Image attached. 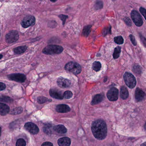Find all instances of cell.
<instances>
[{
	"instance_id": "60d3db41",
	"label": "cell",
	"mask_w": 146,
	"mask_h": 146,
	"mask_svg": "<svg viewBox=\"0 0 146 146\" xmlns=\"http://www.w3.org/2000/svg\"><path fill=\"white\" fill-rule=\"evenodd\" d=\"M1 135V127H0V135Z\"/></svg>"
},
{
	"instance_id": "836d02e7",
	"label": "cell",
	"mask_w": 146,
	"mask_h": 146,
	"mask_svg": "<svg viewBox=\"0 0 146 146\" xmlns=\"http://www.w3.org/2000/svg\"><path fill=\"white\" fill-rule=\"evenodd\" d=\"M129 38H130V40H131L132 43L133 44L134 46H136L137 45V43H136V41H135V38L134 36L133 35H130Z\"/></svg>"
},
{
	"instance_id": "1f68e13d",
	"label": "cell",
	"mask_w": 146,
	"mask_h": 146,
	"mask_svg": "<svg viewBox=\"0 0 146 146\" xmlns=\"http://www.w3.org/2000/svg\"><path fill=\"white\" fill-rule=\"evenodd\" d=\"M58 17L62 21L63 25H64L65 24L66 19H67L68 16L67 15H64L61 14L59 15Z\"/></svg>"
},
{
	"instance_id": "d6986e66",
	"label": "cell",
	"mask_w": 146,
	"mask_h": 146,
	"mask_svg": "<svg viewBox=\"0 0 146 146\" xmlns=\"http://www.w3.org/2000/svg\"><path fill=\"white\" fill-rule=\"evenodd\" d=\"M129 92L127 88L123 86L121 88V97L122 99L126 100L128 98Z\"/></svg>"
},
{
	"instance_id": "cb8c5ba5",
	"label": "cell",
	"mask_w": 146,
	"mask_h": 146,
	"mask_svg": "<svg viewBox=\"0 0 146 146\" xmlns=\"http://www.w3.org/2000/svg\"><path fill=\"white\" fill-rule=\"evenodd\" d=\"M13 100L11 98L6 96H0V102H4L6 103H11Z\"/></svg>"
},
{
	"instance_id": "e575fe53",
	"label": "cell",
	"mask_w": 146,
	"mask_h": 146,
	"mask_svg": "<svg viewBox=\"0 0 146 146\" xmlns=\"http://www.w3.org/2000/svg\"><path fill=\"white\" fill-rule=\"evenodd\" d=\"M141 13L142 14V15L144 16V18L145 19L146 17V9H145L144 8L141 7L139 9Z\"/></svg>"
},
{
	"instance_id": "44dd1931",
	"label": "cell",
	"mask_w": 146,
	"mask_h": 146,
	"mask_svg": "<svg viewBox=\"0 0 146 146\" xmlns=\"http://www.w3.org/2000/svg\"><path fill=\"white\" fill-rule=\"evenodd\" d=\"M91 27L92 26L91 25H87L84 27L82 31V35L84 36L87 37L89 36L91 32Z\"/></svg>"
},
{
	"instance_id": "74e56055",
	"label": "cell",
	"mask_w": 146,
	"mask_h": 146,
	"mask_svg": "<svg viewBox=\"0 0 146 146\" xmlns=\"http://www.w3.org/2000/svg\"><path fill=\"white\" fill-rule=\"evenodd\" d=\"M141 146H146V143L145 142L144 144H142Z\"/></svg>"
},
{
	"instance_id": "e0dca14e",
	"label": "cell",
	"mask_w": 146,
	"mask_h": 146,
	"mask_svg": "<svg viewBox=\"0 0 146 146\" xmlns=\"http://www.w3.org/2000/svg\"><path fill=\"white\" fill-rule=\"evenodd\" d=\"M103 97L102 96V94H96L93 99L92 101L91 102V104L92 105H95L99 104L103 101Z\"/></svg>"
},
{
	"instance_id": "7a4b0ae2",
	"label": "cell",
	"mask_w": 146,
	"mask_h": 146,
	"mask_svg": "<svg viewBox=\"0 0 146 146\" xmlns=\"http://www.w3.org/2000/svg\"><path fill=\"white\" fill-rule=\"evenodd\" d=\"M63 50V48L59 45H49L43 49V53L46 55L58 54Z\"/></svg>"
},
{
	"instance_id": "52a82bcc",
	"label": "cell",
	"mask_w": 146,
	"mask_h": 146,
	"mask_svg": "<svg viewBox=\"0 0 146 146\" xmlns=\"http://www.w3.org/2000/svg\"><path fill=\"white\" fill-rule=\"evenodd\" d=\"M35 18L33 15H29L25 17L21 22V25L24 28H27L33 25L35 23Z\"/></svg>"
},
{
	"instance_id": "5bb4252c",
	"label": "cell",
	"mask_w": 146,
	"mask_h": 146,
	"mask_svg": "<svg viewBox=\"0 0 146 146\" xmlns=\"http://www.w3.org/2000/svg\"><path fill=\"white\" fill-rule=\"evenodd\" d=\"M145 94L141 89L137 88L135 92V98L138 102L142 101L145 98Z\"/></svg>"
},
{
	"instance_id": "7c38bea8",
	"label": "cell",
	"mask_w": 146,
	"mask_h": 146,
	"mask_svg": "<svg viewBox=\"0 0 146 146\" xmlns=\"http://www.w3.org/2000/svg\"><path fill=\"white\" fill-rule=\"evenodd\" d=\"M49 94L51 97L57 100L63 99V95L61 92L56 88H52L49 91Z\"/></svg>"
},
{
	"instance_id": "2e32d148",
	"label": "cell",
	"mask_w": 146,
	"mask_h": 146,
	"mask_svg": "<svg viewBox=\"0 0 146 146\" xmlns=\"http://www.w3.org/2000/svg\"><path fill=\"white\" fill-rule=\"evenodd\" d=\"M9 108L7 105L3 103H0V115H6L9 112Z\"/></svg>"
},
{
	"instance_id": "30bf717a",
	"label": "cell",
	"mask_w": 146,
	"mask_h": 146,
	"mask_svg": "<svg viewBox=\"0 0 146 146\" xmlns=\"http://www.w3.org/2000/svg\"><path fill=\"white\" fill-rule=\"evenodd\" d=\"M25 128L32 134H37L39 131V129L37 126L32 123H27L25 125Z\"/></svg>"
},
{
	"instance_id": "484cf974",
	"label": "cell",
	"mask_w": 146,
	"mask_h": 146,
	"mask_svg": "<svg viewBox=\"0 0 146 146\" xmlns=\"http://www.w3.org/2000/svg\"><path fill=\"white\" fill-rule=\"evenodd\" d=\"M22 111H23V109L21 107H16L11 110L10 114L12 115H19L22 113Z\"/></svg>"
},
{
	"instance_id": "ba28073f",
	"label": "cell",
	"mask_w": 146,
	"mask_h": 146,
	"mask_svg": "<svg viewBox=\"0 0 146 146\" xmlns=\"http://www.w3.org/2000/svg\"><path fill=\"white\" fill-rule=\"evenodd\" d=\"M7 77L10 80L14 81L21 83L24 82L26 79L25 75L19 73L11 74L8 75Z\"/></svg>"
},
{
	"instance_id": "d6a6232c",
	"label": "cell",
	"mask_w": 146,
	"mask_h": 146,
	"mask_svg": "<svg viewBox=\"0 0 146 146\" xmlns=\"http://www.w3.org/2000/svg\"><path fill=\"white\" fill-rule=\"evenodd\" d=\"M124 22H125L127 25L129 26H132V21L130 20V19L128 17H126L123 19Z\"/></svg>"
},
{
	"instance_id": "b9f144b4",
	"label": "cell",
	"mask_w": 146,
	"mask_h": 146,
	"mask_svg": "<svg viewBox=\"0 0 146 146\" xmlns=\"http://www.w3.org/2000/svg\"><path fill=\"white\" fill-rule=\"evenodd\" d=\"M113 1H115V0H113Z\"/></svg>"
},
{
	"instance_id": "4316f807",
	"label": "cell",
	"mask_w": 146,
	"mask_h": 146,
	"mask_svg": "<svg viewBox=\"0 0 146 146\" xmlns=\"http://www.w3.org/2000/svg\"><path fill=\"white\" fill-rule=\"evenodd\" d=\"M103 4L102 1L100 0H97L95 2V5H94V8L96 10H99V9H102L103 8Z\"/></svg>"
},
{
	"instance_id": "5b68a950",
	"label": "cell",
	"mask_w": 146,
	"mask_h": 146,
	"mask_svg": "<svg viewBox=\"0 0 146 146\" xmlns=\"http://www.w3.org/2000/svg\"><path fill=\"white\" fill-rule=\"evenodd\" d=\"M19 38V34L16 31H10L5 36V40L8 43L15 42Z\"/></svg>"
},
{
	"instance_id": "f1b7e54d",
	"label": "cell",
	"mask_w": 146,
	"mask_h": 146,
	"mask_svg": "<svg viewBox=\"0 0 146 146\" xmlns=\"http://www.w3.org/2000/svg\"><path fill=\"white\" fill-rule=\"evenodd\" d=\"M73 96V94L71 91H67L63 93V98L66 99H69Z\"/></svg>"
},
{
	"instance_id": "f546056e",
	"label": "cell",
	"mask_w": 146,
	"mask_h": 146,
	"mask_svg": "<svg viewBox=\"0 0 146 146\" xmlns=\"http://www.w3.org/2000/svg\"><path fill=\"white\" fill-rule=\"evenodd\" d=\"M26 145L25 141L22 139H19L16 143V146H26Z\"/></svg>"
},
{
	"instance_id": "277c9868",
	"label": "cell",
	"mask_w": 146,
	"mask_h": 146,
	"mask_svg": "<svg viewBox=\"0 0 146 146\" xmlns=\"http://www.w3.org/2000/svg\"><path fill=\"white\" fill-rule=\"evenodd\" d=\"M124 81L126 85L129 88H134L136 85V80L135 77L131 73L126 72L123 76Z\"/></svg>"
},
{
	"instance_id": "7402d4cb",
	"label": "cell",
	"mask_w": 146,
	"mask_h": 146,
	"mask_svg": "<svg viewBox=\"0 0 146 146\" xmlns=\"http://www.w3.org/2000/svg\"><path fill=\"white\" fill-rule=\"evenodd\" d=\"M38 103L39 104H43L48 102H51L52 101L51 99H49L48 98L46 97H43V96H39L37 98Z\"/></svg>"
},
{
	"instance_id": "4fadbf2b",
	"label": "cell",
	"mask_w": 146,
	"mask_h": 146,
	"mask_svg": "<svg viewBox=\"0 0 146 146\" xmlns=\"http://www.w3.org/2000/svg\"><path fill=\"white\" fill-rule=\"evenodd\" d=\"M56 110L59 113H67L70 111V108L66 104H59L56 106Z\"/></svg>"
},
{
	"instance_id": "83f0119b",
	"label": "cell",
	"mask_w": 146,
	"mask_h": 146,
	"mask_svg": "<svg viewBox=\"0 0 146 146\" xmlns=\"http://www.w3.org/2000/svg\"><path fill=\"white\" fill-rule=\"evenodd\" d=\"M114 41L116 43L118 44H122L123 43L124 40L123 38L121 36H118L115 37L114 38Z\"/></svg>"
},
{
	"instance_id": "f35d334b",
	"label": "cell",
	"mask_w": 146,
	"mask_h": 146,
	"mask_svg": "<svg viewBox=\"0 0 146 146\" xmlns=\"http://www.w3.org/2000/svg\"><path fill=\"white\" fill-rule=\"evenodd\" d=\"M51 1L53 2H55L57 0H50Z\"/></svg>"
},
{
	"instance_id": "6da1fadb",
	"label": "cell",
	"mask_w": 146,
	"mask_h": 146,
	"mask_svg": "<svg viewBox=\"0 0 146 146\" xmlns=\"http://www.w3.org/2000/svg\"><path fill=\"white\" fill-rule=\"evenodd\" d=\"M91 130L95 138L98 140L104 139L107 134V127L103 120L99 119L93 123Z\"/></svg>"
},
{
	"instance_id": "3957f363",
	"label": "cell",
	"mask_w": 146,
	"mask_h": 146,
	"mask_svg": "<svg viewBox=\"0 0 146 146\" xmlns=\"http://www.w3.org/2000/svg\"><path fill=\"white\" fill-rule=\"evenodd\" d=\"M65 69L75 75L80 74L81 72V67L80 65L73 62L67 63L65 66Z\"/></svg>"
},
{
	"instance_id": "d4e9b609",
	"label": "cell",
	"mask_w": 146,
	"mask_h": 146,
	"mask_svg": "<svg viewBox=\"0 0 146 146\" xmlns=\"http://www.w3.org/2000/svg\"><path fill=\"white\" fill-rule=\"evenodd\" d=\"M121 48L119 46H117L115 49L113 55L114 59H117V58H119L120 54H121Z\"/></svg>"
},
{
	"instance_id": "8fae6325",
	"label": "cell",
	"mask_w": 146,
	"mask_h": 146,
	"mask_svg": "<svg viewBox=\"0 0 146 146\" xmlns=\"http://www.w3.org/2000/svg\"><path fill=\"white\" fill-rule=\"evenodd\" d=\"M57 85L62 88H67L69 87L71 85V81L69 80L60 77L57 81Z\"/></svg>"
},
{
	"instance_id": "d590c367",
	"label": "cell",
	"mask_w": 146,
	"mask_h": 146,
	"mask_svg": "<svg viewBox=\"0 0 146 146\" xmlns=\"http://www.w3.org/2000/svg\"><path fill=\"white\" fill-rule=\"evenodd\" d=\"M6 86L4 83L0 82V91L4 90L6 88Z\"/></svg>"
},
{
	"instance_id": "603a6c76",
	"label": "cell",
	"mask_w": 146,
	"mask_h": 146,
	"mask_svg": "<svg viewBox=\"0 0 146 146\" xmlns=\"http://www.w3.org/2000/svg\"><path fill=\"white\" fill-rule=\"evenodd\" d=\"M102 67V65L99 62L96 61L93 64L92 68L93 70L96 72H98L100 71Z\"/></svg>"
},
{
	"instance_id": "8992f818",
	"label": "cell",
	"mask_w": 146,
	"mask_h": 146,
	"mask_svg": "<svg viewBox=\"0 0 146 146\" xmlns=\"http://www.w3.org/2000/svg\"><path fill=\"white\" fill-rule=\"evenodd\" d=\"M131 16L134 23L137 26L141 27L143 25V20L139 12L136 10H133L131 13Z\"/></svg>"
},
{
	"instance_id": "ffe728a7",
	"label": "cell",
	"mask_w": 146,
	"mask_h": 146,
	"mask_svg": "<svg viewBox=\"0 0 146 146\" xmlns=\"http://www.w3.org/2000/svg\"><path fill=\"white\" fill-rule=\"evenodd\" d=\"M27 48L26 46H19L14 48L13 51L16 54H20L24 53L27 49Z\"/></svg>"
},
{
	"instance_id": "7bdbcfd3",
	"label": "cell",
	"mask_w": 146,
	"mask_h": 146,
	"mask_svg": "<svg viewBox=\"0 0 146 146\" xmlns=\"http://www.w3.org/2000/svg\"><path fill=\"white\" fill-rule=\"evenodd\" d=\"M0 36H1V34H0Z\"/></svg>"
},
{
	"instance_id": "9a60e30c",
	"label": "cell",
	"mask_w": 146,
	"mask_h": 146,
	"mask_svg": "<svg viewBox=\"0 0 146 146\" xmlns=\"http://www.w3.org/2000/svg\"><path fill=\"white\" fill-rule=\"evenodd\" d=\"M57 142L59 146H70L71 140L68 137H63L59 139Z\"/></svg>"
},
{
	"instance_id": "8d00e7d4",
	"label": "cell",
	"mask_w": 146,
	"mask_h": 146,
	"mask_svg": "<svg viewBox=\"0 0 146 146\" xmlns=\"http://www.w3.org/2000/svg\"><path fill=\"white\" fill-rule=\"evenodd\" d=\"M41 146H53V145L51 142H45L43 143Z\"/></svg>"
},
{
	"instance_id": "ac0fdd59",
	"label": "cell",
	"mask_w": 146,
	"mask_h": 146,
	"mask_svg": "<svg viewBox=\"0 0 146 146\" xmlns=\"http://www.w3.org/2000/svg\"><path fill=\"white\" fill-rule=\"evenodd\" d=\"M53 129L59 133L64 134L67 132V129L63 125H58L55 126L53 128Z\"/></svg>"
},
{
	"instance_id": "4dcf8cb0",
	"label": "cell",
	"mask_w": 146,
	"mask_h": 146,
	"mask_svg": "<svg viewBox=\"0 0 146 146\" xmlns=\"http://www.w3.org/2000/svg\"><path fill=\"white\" fill-rule=\"evenodd\" d=\"M51 125L47 124L44 127V131L46 133H49L51 132Z\"/></svg>"
},
{
	"instance_id": "ab89813d",
	"label": "cell",
	"mask_w": 146,
	"mask_h": 146,
	"mask_svg": "<svg viewBox=\"0 0 146 146\" xmlns=\"http://www.w3.org/2000/svg\"><path fill=\"white\" fill-rule=\"evenodd\" d=\"M2 57H3L2 55L0 54V60H1V59L2 58Z\"/></svg>"
},
{
	"instance_id": "9c48e42d",
	"label": "cell",
	"mask_w": 146,
	"mask_h": 146,
	"mask_svg": "<svg viewBox=\"0 0 146 146\" xmlns=\"http://www.w3.org/2000/svg\"><path fill=\"white\" fill-rule=\"evenodd\" d=\"M118 89L116 88L113 87L108 91L107 97L110 101H116L118 99Z\"/></svg>"
}]
</instances>
